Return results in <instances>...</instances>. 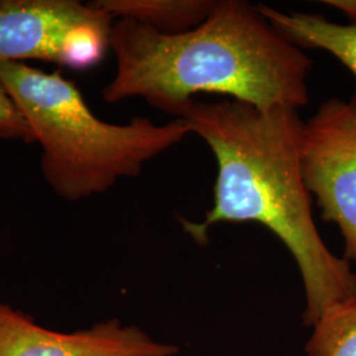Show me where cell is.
Masks as SVG:
<instances>
[{
    "label": "cell",
    "instance_id": "cell-1",
    "mask_svg": "<svg viewBox=\"0 0 356 356\" xmlns=\"http://www.w3.org/2000/svg\"><path fill=\"white\" fill-rule=\"evenodd\" d=\"M178 119L206 141L218 164L214 202L204 222L181 218L195 242L216 223L254 222L291 251L304 282L302 322L313 326L330 306L356 294L350 261L332 254L313 219L302 176L298 110H261L234 99L191 102Z\"/></svg>",
    "mask_w": 356,
    "mask_h": 356
},
{
    "label": "cell",
    "instance_id": "cell-2",
    "mask_svg": "<svg viewBox=\"0 0 356 356\" xmlns=\"http://www.w3.org/2000/svg\"><path fill=\"white\" fill-rule=\"evenodd\" d=\"M116 72L106 102L141 98L178 119L197 94H220L261 110L309 102L312 60L252 6L216 0L202 24L164 35L129 19L111 32Z\"/></svg>",
    "mask_w": 356,
    "mask_h": 356
},
{
    "label": "cell",
    "instance_id": "cell-3",
    "mask_svg": "<svg viewBox=\"0 0 356 356\" xmlns=\"http://www.w3.org/2000/svg\"><path fill=\"white\" fill-rule=\"evenodd\" d=\"M0 83L41 147L45 181L70 202L104 193L120 178L139 176L145 163L191 134L184 119L107 123L92 114L72 81L24 63H0Z\"/></svg>",
    "mask_w": 356,
    "mask_h": 356
},
{
    "label": "cell",
    "instance_id": "cell-4",
    "mask_svg": "<svg viewBox=\"0 0 356 356\" xmlns=\"http://www.w3.org/2000/svg\"><path fill=\"white\" fill-rule=\"evenodd\" d=\"M115 19L95 1H0V63L40 60L86 70L111 48Z\"/></svg>",
    "mask_w": 356,
    "mask_h": 356
},
{
    "label": "cell",
    "instance_id": "cell-5",
    "mask_svg": "<svg viewBox=\"0 0 356 356\" xmlns=\"http://www.w3.org/2000/svg\"><path fill=\"white\" fill-rule=\"evenodd\" d=\"M300 156L307 191L341 229L344 259L356 263V94L325 101L304 122Z\"/></svg>",
    "mask_w": 356,
    "mask_h": 356
},
{
    "label": "cell",
    "instance_id": "cell-6",
    "mask_svg": "<svg viewBox=\"0 0 356 356\" xmlns=\"http://www.w3.org/2000/svg\"><path fill=\"white\" fill-rule=\"evenodd\" d=\"M176 344L154 341L140 327L119 319L86 330H49L13 306L0 302V356H177Z\"/></svg>",
    "mask_w": 356,
    "mask_h": 356
},
{
    "label": "cell",
    "instance_id": "cell-7",
    "mask_svg": "<svg viewBox=\"0 0 356 356\" xmlns=\"http://www.w3.org/2000/svg\"><path fill=\"white\" fill-rule=\"evenodd\" d=\"M272 26L297 47L321 49L332 54L356 78V26L338 24L322 15L282 13L269 6H257Z\"/></svg>",
    "mask_w": 356,
    "mask_h": 356
},
{
    "label": "cell",
    "instance_id": "cell-8",
    "mask_svg": "<svg viewBox=\"0 0 356 356\" xmlns=\"http://www.w3.org/2000/svg\"><path fill=\"white\" fill-rule=\"evenodd\" d=\"M114 19H129L164 35H178L202 24L216 0H95Z\"/></svg>",
    "mask_w": 356,
    "mask_h": 356
},
{
    "label": "cell",
    "instance_id": "cell-9",
    "mask_svg": "<svg viewBox=\"0 0 356 356\" xmlns=\"http://www.w3.org/2000/svg\"><path fill=\"white\" fill-rule=\"evenodd\" d=\"M307 356H356V294L326 309L312 326Z\"/></svg>",
    "mask_w": 356,
    "mask_h": 356
},
{
    "label": "cell",
    "instance_id": "cell-10",
    "mask_svg": "<svg viewBox=\"0 0 356 356\" xmlns=\"http://www.w3.org/2000/svg\"><path fill=\"white\" fill-rule=\"evenodd\" d=\"M0 138L6 140H22L23 143H35L33 134L28 127L11 97L7 94L4 86L0 83Z\"/></svg>",
    "mask_w": 356,
    "mask_h": 356
},
{
    "label": "cell",
    "instance_id": "cell-11",
    "mask_svg": "<svg viewBox=\"0 0 356 356\" xmlns=\"http://www.w3.org/2000/svg\"><path fill=\"white\" fill-rule=\"evenodd\" d=\"M323 3L342 11L356 26V0H325Z\"/></svg>",
    "mask_w": 356,
    "mask_h": 356
}]
</instances>
